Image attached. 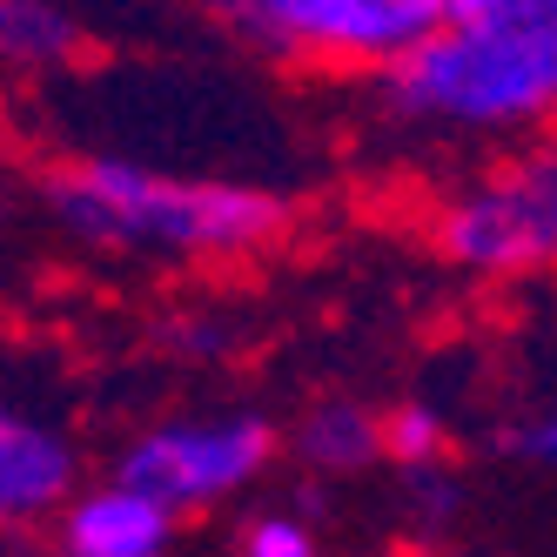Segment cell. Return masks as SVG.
Wrapping results in <instances>:
<instances>
[{"label":"cell","mask_w":557,"mask_h":557,"mask_svg":"<svg viewBox=\"0 0 557 557\" xmlns=\"http://www.w3.org/2000/svg\"><path fill=\"white\" fill-rule=\"evenodd\" d=\"M389 108L444 135H510L557 114V0L444 14L389 67Z\"/></svg>","instance_id":"cell-1"},{"label":"cell","mask_w":557,"mask_h":557,"mask_svg":"<svg viewBox=\"0 0 557 557\" xmlns=\"http://www.w3.org/2000/svg\"><path fill=\"white\" fill-rule=\"evenodd\" d=\"M48 209L74 243L114 256H249L283 235V202L269 188L162 175L114 154L48 175Z\"/></svg>","instance_id":"cell-2"},{"label":"cell","mask_w":557,"mask_h":557,"mask_svg":"<svg viewBox=\"0 0 557 557\" xmlns=\"http://www.w3.org/2000/svg\"><path fill=\"white\" fill-rule=\"evenodd\" d=\"M450 0H209L243 41L315 67H389L444 21Z\"/></svg>","instance_id":"cell-3"},{"label":"cell","mask_w":557,"mask_h":557,"mask_svg":"<svg viewBox=\"0 0 557 557\" xmlns=\"http://www.w3.org/2000/svg\"><path fill=\"white\" fill-rule=\"evenodd\" d=\"M436 249L470 275L557 269V141L510 154L436 215Z\"/></svg>","instance_id":"cell-4"},{"label":"cell","mask_w":557,"mask_h":557,"mask_svg":"<svg viewBox=\"0 0 557 557\" xmlns=\"http://www.w3.org/2000/svg\"><path fill=\"white\" fill-rule=\"evenodd\" d=\"M269 457H275V430L249 410L175 417V423L141 430L122 450V463H114V476L128 491L154 497L162 510H209L235 491H249L269 470Z\"/></svg>","instance_id":"cell-5"},{"label":"cell","mask_w":557,"mask_h":557,"mask_svg":"<svg viewBox=\"0 0 557 557\" xmlns=\"http://www.w3.org/2000/svg\"><path fill=\"white\" fill-rule=\"evenodd\" d=\"M74 497V444L0 404V524H34Z\"/></svg>","instance_id":"cell-6"},{"label":"cell","mask_w":557,"mask_h":557,"mask_svg":"<svg viewBox=\"0 0 557 557\" xmlns=\"http://www.w3.org/2000/svg\"><path fill=\"white\" fill-rule=\"evenodd\" d=\"M175 537V510L128 491L122 476L61 504V557H162Z\"/></svg>","instance_id":"cell-7"},{"label":"cell","mask_w":557,"mask_h":557,"mask_svg":"<svg viewBox=\"0 0 557 557\" xmlns=\"http://www.w3.org/2000/svg\"><path fill=\"white\" fill-rule=\"evenodd\" d=\"M296 457L315 470H370L383 457V417L349 396H330L296 423Z\"/></svg>","instance_id":"cell-8"},{"label":"cell","mask_w":557,"mask_h":557,"mask_svg":"<svg viewBox=\"0 0 557 557\" xmlns=\"http://www.w3.org/2000/svg\"><path fill=\"white\" fill-rule=\"evenodd\" d=\"M82 48V27L61 0H0V61L14 67H54Z\"/></svg>","instance_id":"cell-9"},{"label":"cell","mask_w":557,"mask_h":557,"mask_svg":"<svg viewBox=\"0 0 557 557\" xmlns=\"http://www.w3.org/2000/svg\"><path fill=\"white\" fill-rule=\"evenodd\" d=\"M383 457H396L404 470L436 463L444 457V417H436L430 404H396L383 417Z\"/></svg>","instance_id":"cell-10"},{"label":"cell","mask_w":557,"mask_h":557,"mask_svg":"<svg viewBox=\"0 0 557 557\" xmlns=\"http://www.w3.org/2000/svg\"><path fill=\"white\" fill-rule=\"evenodd\" d=\"M243 557H323V544H315V531L302 524V517L269 510V517H256V524H249Z\"/></svg>","instance_id":"cell-11"},{"label":"cell","mask_w":557,"mask_h":557,"mask_svg":"<svg viewBox=\"0 0 557 557\" xmlns=\"http://www.w3.org/2000/svg\"><path fill=\"white\" fill-rule=\"evenodd\" d=\"M510 450H517V457H531V463H557V396H550V404H544L531 423H517Z\"/></svg>","instance_id":"cell-12"},{"label":"cell","mask_w":557,"mask_h":557,"mask_svg":"<svg viewBox=\"0 0 557 557\" xmlns=\"http://www.w3.org/2000/svg\"><path fill=\"white\" fill-rule=\"evenodd\" d=\"M470 8H504V0H450L444 14H470Z\"/></svg>","instance_id":"cell-13"}]
</instances>
